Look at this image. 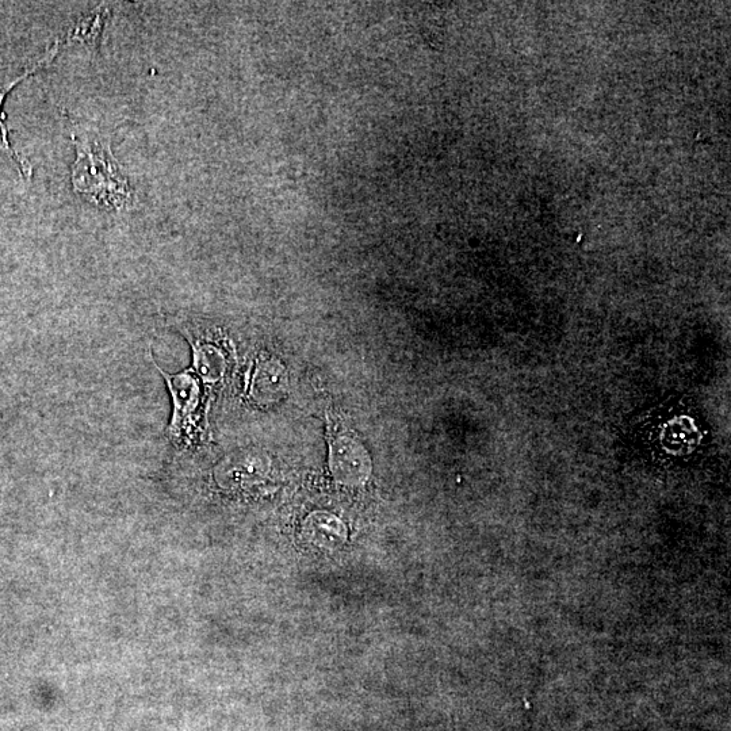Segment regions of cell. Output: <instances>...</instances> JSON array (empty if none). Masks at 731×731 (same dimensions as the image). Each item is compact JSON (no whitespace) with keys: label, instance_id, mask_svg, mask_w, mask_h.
Returning a JSON list of instances; mask_svg holds the SVG:
<instances>
[{"label":"cell","instance_id":"obj_4","mask_svg":"<svg viewBox=\"0 0 731 731\" xmlns=\"http://www.w3.org/2000/svg\"><path fill=\"white\" fill-rule=\"evenodd\" d=\"M331 470L342 484L361 485L371 473V459L365 446L354 436L340 435L332 442Z\"/></svg>","mask_w":731,"mask_h":731},{"label":"cell","instance_id":"obj_7","mask_svg":"<svg viewBox=\"0 0 731 731\" xmlns=\"http://www.w3.org/2000/svg\"><path fill=\"white\" fill-rule=\"evenodd\" d=\"M194 367L206 382L221 380L227 369L223 351L212 344H198L194 348Z\"/></svg>","mask_w":731,"mask_h":731},{"label":"cell","instance_id":"obj_8","mask_svg":"<svg viewBox=\"0 0 731 731\" xmlns=\"http://www.w3.org/2000/svg\"><path fill=\"white\" fill-rule=\"evenodd\" d=\"M306 531L323 545H335L344 538V528L339 520L325 514H316L308 520Z\"/></svg>","mask_w":731,"mask_h":731},{"label":"cell","instance_id":"obj_2","mask_svg":"<svg viewBox=\"0 0 731 731\" xmlns=\"http://www.w3.org/2000/svg\"><path fill=\"white\" fill-rule=\"evenodd\" d=\"M74 143L78 158L72 167V185L76 193L106 208L122 210L132 206L135 195L109 144L75 137Z\"/></svg>","mask_w":731,"mask_h":731},{"label":"cell","instance_id":"obj_6","mask_svg":"<svg viewBox=\"0 0 731 731\" xmlns=\"http://www.w3.org/2000/svg\"><path fill=\"white\" fill-rule=\"evenodd\" d=\"M57 52H59V42H56L51 49H48L45 56L42 57L38 63L34 64L32 68H29L28 71L24 72V74L18 76V78L10 80L9 83L0 86V149H2V151L5 152L10 159H13L14 162L18 164L19 170L24 172L26 178H30V175H32V167H30V164L26 162V160L22 159L21 156H19L18 153L11 148L9 139H7V136L9 135H7L6 125L2 120V103L5 101V97L11 88L17 86L21 80L29 78L30 75L34 74L37 70H40V68L51 63V61L55 59Z\"/></svg>","mask_w":731,"mask_h":731},{"label":"cell","instance_id":"obj_3","mask_svg":"<svg viewBox=\"0 0 731 731\" xmlns=\"http://www.w3.org/2000/svg\"><path fill=\"white\" fill-rule=\"evenodd\" d=\"M160 370V369H159ZM166 378L168 389L174 401V416L170 428L172 438L183 440L193 434L197 423V412L201 403V386L191 371L178 374H167L160 370Z\"/></svg>","mask_w":731,"mask_h":731},{"label":"cell","instance_id":"obj_5","mask_svg":"<svg viewBox=\"0 0 731 731\" xmlns=\"http://www.w3.org/2000/svg\"><path fill=\"white\" fill-rule=\"evenodd\" d=\"M285 367L278 361L260 363L252 382V396L259 404H273L283 397L287 390Z\"/></svg>","mask_w":731,"mask_h":731},{"label":"cell","instance_id":"obj_1","mask_svg":"<svg viewBox=\"0 0 731 731\" xmlns=\"http://www.w3.org/2000/svg\"><path fill=\"white\" fill-rule=\"evenodd\" d=\"M639 443L654 457L688 459L706 440V430L694 409L683 401H672L652 409L638 420Z\"/></svg>","mask_w":731,"mask_h":731}]
</instances>
